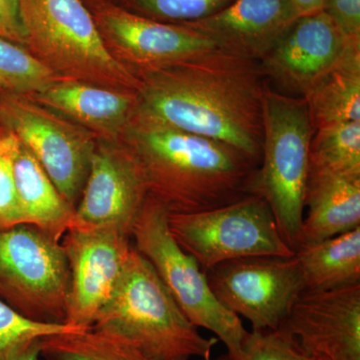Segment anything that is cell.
<instances>
[{
    "instance_id": "obj_1",
    "label": "cell",
    "mask_w": 360,
    "mask_h": 360,
    "mask_svg": "<svg viewBox=\"0 0 360 360\" xmlns=\"http://www.w3.org/2000/svg\"><path fill=\"white\" fill-rule=\"evenodd\" d=\"M137 78L136 115L224 142L260 165L267 80L259 63L215 49Z\"/></svg>"
},
{
    "instance_id": "obj_2",
    "label": "cell",
    "mask_w": 360,
    "mask_h": 360,
    "mask_svg": "<svg viewBox=\"0 0 360 360\" xmlns=\"http://www.w3.org/2000/svg\"><path fill=\"white\" fill-rule=\"evenodd\" d=\"M120 139L136 158L149 195L168 213L213 210L250 195L259 167L229 144L135 112Z\"/></svg>"
},
{
    "instance_id": "obj_3",
    "label": "cell",
    "mask_w": 360,
    "mask_h": 360,
    "mask_svg": "<svg viewBox=\"0 0 360 360\" xmlns=\"http://www.w3.org/2000/svg\"><path fill=\"white\" fill-rule=\"evenodd\" d=\"M92 329L129 341L151 360L203 357L219 342L198 333L134 245L115 295Z\"/></svg>"
},
{
    "instance_id": "obj_4",
    "label": "cell",
    "mask_w": 360,
    "mask_h": 360,
    "mask_svg": "<svg viewBox=\"0 0 360 360\" xmlns=\"http://www.w3.org/2000/svg\"><path fill=\"white\" fill-rule=\"evenodd\" d=\"M264 141L251 194L266 201L286 245H302L304 195L314 127L303 97L285 96L265 84Z\"/></svg>"
},
{
    "instance_id": "obj_5",
    "label": "cell",
    "mask_w": 360,
    "mask_h": 360,
    "mask_svg": "<svg viewBox=\"0 0 360 360\" xmlns=\"http://www.w3.org/2000/svg\"><path fill=\"white\" fill-rule=\"evenodd\" d=\"M25 47L56 77L137 92L139 78L104 45L84 0H20Z\"/></svg>"
},
{
    "instance_id": "obj_6",
    "label": "cell",
    "mask_w": 360,
    "mask_h": 360,
    "mask_svg": "<svg viewBox=\"0 0 360 360\" xmlns=\"http://www.w3.org/2000/svg\"><path fill=\"white\" fill-rule=\"evenodd\" d=\"M135 250L153 265L160 281L196 328L212 331L229 359L240 354L250 331L238 315L215 298L205 272L175 241L165 206L148 195L131 231Z\"/></svg>"
},
{
    "instance_id": "obj_7",
    "label": "cell",
    "mask_w": 360,
    "mask_h": 360,
    "mask_svg": "<svg viewBox=\"0 0 360 360\" xmlns=\"http://www.w3.org/2000/svg\"><path fill=\"white\" fill-rule=\"evenodd\" d=\"M70 285L60 241L32 224L0 229V300L30 321L65 324Z\"/></svg>"
},
{
    "instance_id": "obj_8",
    "label": "cell",
    "mask_w": 360,
    "mask_h": 360,
    "mask_svg": "<svg viewBox=\"0 0 360 360\" xmlns=\"http://www.w3.org/2000/svg\"><path fill=\"white\" fill-rule=\"evenodd\" d=\"M168 226L203 272L238 258L295 255L283 240L269 205L255 194L213 210L168 213Z\"/></svg>"
},
{
    "instance_id": "obj_9",
    "label": "cell",
    "mask_w": 360,
    "mask_h": 360,
    "mask_svg": "<svg viewBox=\"0 0 360 360\" xmlns=\"http://www.w3.org/2000/svg\"><path fill=\"white\" fill-rule=\"evenodd\" d=\"M0 129L25 144L59 193L77 207L89 176L96 137L32 97L6 90L0 96Z\"/></svg>"
},
{
    "instance_id": "obj_10",
    "label": "cell",
    "mask_w": 360,
    "mask_h": 360,
    "mask_svg": "<svg viewBox=\"0 0 360 360\" xmlns=\"http://www.w3.org/2000/svg\"><path fill=\"white\" fill-rule=\"evenodd\" d=\"M215 298L250 322L252 330H276L305 290L297 258L255 257L214 265L205 272Z\"/></svg>"
},
{
    "instance_id": "obj_11",
    "label": "cell",
    "mask_w": 360,
    "mask_h": 360,
    "mask_svg": "<svg viewBox=\"0 0 360 360\" xmlns=\"http://www.w3.org/2000/svg\"><path fill=\"white\" fill-rule=\"evenodd\" d=\"M60 243L70 274L65 324L87 330L115 295L134 248L131 236L115 227L75 222Z\"/></svg>"
},
{
    "instance_id": "obj_12",
    "label": "cell",
    "mask_w": 360,
    "mask_h": 360,
    "mask_svg": "<svg viewBox=\"0 0 360 360\" xmlns=\"http://www.w3.org/2000/svg\"><path fill=\"white\" fill-rule=\"evenodd\" d=\"M89 8L108 51L136 77L217 49L189 26L144 18L112 0Z\"/></svg>"
},
{
    "instance_id": "obj_13",
    "label": "cell",
    "mask_w": 360,
    "mask_h": 360,
    "mask_svg": "<svg viewBox=\"0 0 360 360\" xmlns=\"http://www.w3.org/2000/svg\"><path fill=\"white\" fill-rule=\"evenodd\" d=\"M148 188L136 158L120 139H97L75 222L111 226L131 236Z\"/></svg>"
},
{
    "instance_id": "obj_14",
    "label": "cell",
    "mask_w": 360,
    "mask_h": 360,
    "mask_svg": "<svg viewBox=\"0 0 360 360\" xmlns=\"http://www.w3.org/2000/svg\"><path fill=\"white\" fill-rule=\"evenodd\" d=\"M279 328L312 360H360V284L303 290Z\"/></svg>"
},
{
    "instance_id": "obj_15",
    "label": "cell",
    "mask_w": 360,
    "mask_h": 360,
    "mask_svg": "<svg viewBox=\"0 0 360 360\" xmlns=\"http://www.w3.org/2000/svg\"><path fill=\"white\" fill-rule=\"evenodd\" d=\"M350 42L323 11L300 16L259 65L288 91L302 94L314 89L345 53Z\"/></svg>"
},
{
    "instance_id": "obj_16",
    "label": "cell",
    "mask_w": 360,
    "mask_h": 360,
    "mask_svg": "<svg viewBox=\"0 0 360 360\" xmlns=\"http://www.w3.org/2000/svg\"><path fill=\"white\" fill-rule=\"evenodd\" d=\"M298 18L290 0H234L219 13L184 25L220 51L260 63Z\"/></svg>"
},
{
    "instance_id": "obj_17",
    "label": "cell",
    "mask_w": 360,
    "mask_h": 360,
    "mask_svg": "<svg viewBox=\"0 0 360 360\" xmlns=\"http://www.w3.org/2000/svg\"><path fill=\"white\" fill-rule=\"evenodd\" d=\"M30 97L103 139H120L137 104V92L68 78H58Z\"/></svg>"
},
{
    "instance_id": "obj_18",
    "label": "cell",
    "mask_w": 360,
    "mask_h": 360,
    "mask_svg": "<svg viewBox=\"0 0 360 360\" xmlns=\"http://www.w3.org/2000/svg\"><path fill=\"white\" fill-rule=\"evenodd\" d=\"M305 207L300 245L354 231L360 226V176L309 165Z\"/></svg>"
},
{
    "instance_id": "obj_19",
    "label": "cell",
    "mask_w": 360,
    "mask_h": 360,
    "mask_svg": "<svg viewBox=\"0 0 360 360\" xmlns=\"http://www.w3.org/2000/svg\"><path fill=\"white\" fill-rule=\"evenodd\" d=\"M13 174L23 224L37 226L61 241L75 222V208L59 193L39 160L18 139L13 151Z\"/></svg>"
},
{
    "instance_id": "obj_20",
    "label": "cell",
    "mask_w": 360,
    "mask_h": 360,
    "mask_svg": "<svg viewBox=\"0 0 360 360\" xmlns=\"http://www.w3.org/2000/svg\"><path fill=\"white\" fill-rule=\"evenodd\" d=\"M305 290H331L360 284V226L295 251Z\"/></svg>"
},
{
    "instance_id": "obj_21",
    "label": "cell",
    "mask_w": 360,
    "mask_h": 360,
    "mask_svg": "<svg viewBox=\"0 0 360 360\" xmlns=\"http://www.w3.org/2000/svg\"><path fill=\"white\" fill-rule=\"evenodd\" d=\"M303 98L314 130L360 122V44H350L340 63Z\"/></svg>"
},
{
    "instance_id": "obj_22",
    "label": "cell",
    "mask_w": 360,
    "mask_h": 360,
    "mask_svg": "<svg viewBox=\"0 0 360 360\" xmlns=\"http://www.w3.org/2000/svg\"><path fill=\"white\" fill-rule=\"evenodd\" d=\"M40 356L45 360H151L129 341L92 328L41 338Z\"/></svg>"
},
{
    "instance_id": "obj_23",
    "label": "cell",
    "mask_w": 360,
    "mask_h": 360,
    "mask_svg": "<svg viewBox=\"0 0 360 360\" xmlns=\"http://www.w3.org/2000/svg\"><path fill=\"white\" fill-rule=\"evenodd\" d=\"M309 165L360 176V122L336 123L314 130Z\"/></svg>"
},
{
    "instance_id": "obj_24",
    "label": "cell",
    "mask_w": 360,
    "mask_h": 360,
    "mask_svg": "<svg viewBox=\"0 0 360 360\" xmlns=\"http://www.w3.org/2000/svg\"><path fill=\"white\" fill-rule=\"evenodd\" d=\"M61 78L47 70L25 46L0 37V86L13 94L33 96Z\"/></svg>"
},
{
    "instance_id": "obj_25",
    "label": "cell",
    "mask_w": 360,
    "mask_h": 360,
    "mask_svg": "<svg viewBox=\"0 0 360 360\" xmlns=\"http://www.w3.org/2000/svg\"><path fill=\"white\" fill-rule=\"evenodd\" d=\"M131 13L165 23L194 22L219 13L234 0H112Z\"/></svg>"
},
{
    "instance_id": "obj_26",
    "label": "cell",
    "mask_w": 360,
    "mask_h": 360,
    "mask_svg": "<svg viewBox=\"0 0 360 360\" xmlns=\"http://www.w3.org/2000/svg\"><path fill=\"white\" fill-rule=\"evenodd\" d=\"M78 329L65 324L30 321L0 300V360H11L18 350L35 340Z\"/></svg>"
},
{
    "instance_id": "obj_27",
    "label": "cell",
    "mask_w": 360,
    "mask_h": 360,
    "mask_svg": "<svg viewBox=\"0 0 360 360\" xmlns=\"http://www.w3.org/2000/svg\"><path fill=\"white\" fill-rule=\"evenodd\" d=\"M219 360H312L283 329L252 330L236 359L225 355Z\"/></svg>"
},
{
    "instance_id": "obj_28",
    "label": "cell",
    "mask_w": 360,
    "mask_h": 360,
    "mask_svg": "<svg viewBox=\"0 0 360 360\" xmlns=\"http://www.w3.org/2000/svg\"><path fill=\"white\" fill-rule=\"evenodd\" d=\"M16 139L0 129V229L23 224L13 174V151Z\"/></svg>"
},
{
    "instance_id": "obj_29",
    "label": "cell",
    "mask_w": 360,
    "mask_h": 360,
    "mask_svg": "<svg viewBox=\"0 0 360 360\" xmlns=\"http://www.w3.org/2000/svg\"><path fill=\"white\" fill-rule=\"evenodd\" d=\"M322 11L345 39L360 44V0H323Z\"/></svg>"
},
{
    "instance_id": "obj_30",
    "label": "cell",
    "mask_w": 360,
    "mask_h": 360,
    "mask_svg": "<svg viewBox=\"0 0 360 360\" xmlns=\"http://www.w3.org/2000/svg\"><path fill=\"white\" fill-rule=\"evenodd\" d=\"M0 37L25 46L20 0H0Z\"/></svg>"
},
{
    "instance_id": "obj_31",
    "label": "cell",
    "mask_w": 360,
    "mask_h": 360,
    "mask_svg": "<svg viewBox=\"0 0 360 360\" xmlns=\"http://www.w3.org/2000/svg\"><path fill=\"white\" fill-rule=\"evenodd\" d=\"M40 357V340H35L18 350L11 360H39Z\"/></svg>"
},
{
    "instance_id": "obj_32",
    "label": "cell",
    "mask_w": 360,
    "mask_h": 360,
    "mask_svg": "<svg viewBox=\"0 0 360 360\" xmlns=\"http://www.w3.org/2000/svg\"><path fill=\"white\" fill-rule=\"evenodd\" d=\"M300 16L322 11L323 0H290Z\"/></svg>"
},
{
    "instance_id": "obj_33",
    "label": "cell",
    "mask_w": 360,
    "mask_h": 360,
    "mask_svg": "<svg viewBox=\"0 0 360 360\" xmlns=\"http://www.w3.org/2000/svg\"><path fill=\"white\" fill-rule=\"evenodd\" d=\"M84 1L87 6H91L92 4H98V2L101 1H105V0H84Z\"/></svg>"
},
{
    "instance_id": "obj_34",
    "label": "cell",
    "mask_w": 360,
    "mask_h": 360,
    "mask_svg": "<svg viewBox=\"0 0 360 360\" xmlns=\"http://www.w3.org/2000/svg\"><path fill=\"white\" fill-rule=\"evenodd\" d=\"M203 359H205V360H212V350L206 352L205 356H203Z\"/></svg>"
},
{
    "instance_id": "obj_35",
    "label": "cell",
    "mask_w": 360,
    "mask_h": 360,
    "mask_svg": "<svg viewBox=\"0 0 360 360\" xmlns=\"http://www.w3.org/2000/svg\"><path fill=\"white\" fill-rule=\"evenodd\" d=\"M2 91H4V89H2L1 86H0V96H1Z\"/></svg>"
},
{
    "instance_id": "obj_36",
    "label": "cell",
    "mask_w": 360,
    "mask_h": 360,
    "mask_svg": "<svg viewBox=\"0 0 360 360\" xmlns=\"http://www.w3.org/2000/svg\"><path fill=\"white\" fill-rule=\"evenodd\" d=\"M314 360H328V359H314Z\"/></svg>"
}]
</instances>
